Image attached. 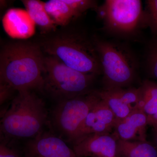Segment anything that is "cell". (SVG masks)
<instances>
[{
  "label": "cell",
  "mask_w": 157,
  "mask_h": 157,
  "mask_svg": "<svg viewBox=\"0 0 157 157\" xmlns=\"http://www.w3.org/2000/svg\"><path fill=\"white\" fill-rule=\"evenodd\" d=\"M44 56L41 46L29 42H10L0 51L4 82L18 92L43 90Z\"/></svg>",
  "instance_id": "1"
},
{
  "label": "cell",
  "mask_w": 157,
  "mask_h": 157,
  "mask_svg": "<svg viewBox=\"0 0 157 157\" xmlns=\"http://www.w3.org/2000/svg\"><path fill=\"white\" fill-rule=\"evenodd\" d=\"M42 51L68 67L86 74H101L93 36L75 29H66L45 40Z\"/></svg>",
  "instance_id": "2"
},
{
  "label": "cell",
  "mask_w": 157,
  "mask_h": 157,
  "mask_svg": "<svg viewBox=\"0 0 157 157\" xmlns=\"http://www.w3.org/2000/svg\"><path fill=\"white\" fill-rule=\"evenodd\" d=\"M103 75L104 90L126 88L136 80L138 69L137 57L128 45L116 40L93 35Z\"/></svg>",
  "instance_id": "3"
},
{
  "label": "cell",
  "mask_w": 157,
  "mask_h": 157,
  "mask_svg": "<svg viewBox=\"0 0 157 157\" xmlns=\"http://www.w3.org/2000/svg\"><path fill=\"white\" fill-rule=\"evenodd\" d=\"M47 116L42 99L32 91L19 92L3 117L0 128L7 137L32 139L42 132Z\"/></svg>",
  "instance_id": "4"
},
{
  "label": "cell",
  "mask_w": 157,
  "mask_h": 157,
  "mask_svg": "<svg viewBox=\"0 0 157 157\" xmlns=\"http://www.w3.org/2000/svg\"><path fill=\"white\" fill-rule=\"evenodd\" d=\"M97 76L74 70L54 57L48 55L44 58L43 90L58 102L94 90Z\"/></svg>",
  "instance_id": "5"
},
{
  "label": "cell",
  "mask_w": 157,
  "mask_h": 157,
  "mask_svg": "<svg viewBox=\"0 0 157 157\" xmlns=\"http://www.w3.org/2000/svg\"><path fill=\"white\" fill-rule=\"evenodd\" d=\"M96 11L103 22V30L119 38H132L146 26L140 0H106Z\"/></svg>",
  "instance_id": "6"
},
{
  "label": "cell",
  "mask_w": 157,
  "mask_h": 157,
  "mask_svg": "<svg viewBox=\"0 0 157 157\" xmlns=\"http://www.w3.org/2000/svg\"><path fill=\"white\" fill-rule=\"evenodd\" d=\"M100 99L94 90L82 95L58 101L52 111V122L60 137L73 143L90 110Z\"/></svg>",
  "instance_id": "7"
},
{
  "label": "cell",
  "mask_w": 157,
  "mask_h": 157,
  "mask_svg": "<svg viewBox=\"0 0 157 157\" xmlns=\"http://www.w3.org/2000/svg\"><path fill=\"white\" fill-rule=\"evenodd\" d=\"M24 155L25 157H78L60 137L43 132L26 144Z\"/></svg>",
  "instance_id": "8"
},
{
  "label": "cell",
  "mask_w": 157,
  "mask_h": 157,
  "mask_svg": "<svg viewBox=\"0 0 157 157\" xmlns=\"http://www.w3.org/2000/svg\"><path fill=\"white\" fill-rule=\"evenodd\" d=\"M72 144V149L78 157L116 156L117 139L109 134L85 135Z\"/></svg>",
  "instance_id": "9"
},
{
  "label": "cell",
  "mask_w": 157,
  "mask_h": 157,
  "mask_svg": "<svg viewBox=\"0 0 157 157\" xmlns=\"http://www.w3.org/2000/svg\"><path fill=\"white\" fill-rule=\"evenodd\" d=\"M116 119L107 104L100 98L90 110L75 140L89 134H109Z\"/></svg>",
  "instance_id": "10"
},
{
  "label": "cell",
  "mask_w": 157,
  "mask_h": 157,
  "mask_svg": "<svg viewBox=\"0 0 157 157\" xmlns=\"http://www.w3.org/2000/svg\"><path fill=\"white\" fill-rule=\"evenodd\" d=\"M147 124L146 113L140 109H135L125 118L116 119L113 135L121 140L145 141Z\"/></svg>",
  "instance_id": "11"
},
{
  "label": "cell",
  "mask_w": 157,
  "mask_h": 157,
  "mask_svg": "<svg viewBox=\"0 0 157 157\" xmlns=\"http://www.w3.org/2000/svg\"><path fill=\"white\" fill-rule=\"evenodd\" d=\"M116 156L157 157V150L146 140L129 141L117 139Z\"/></svg>",
  "instance_id": "12"
},
{
  "label": "cell",
  "mask_w": 157,
  "mask_h": 157,
  "mask_svg": "<svg viewBox=\"0 0 157 157\" xmlns=\"http://www.w3.org/2000/svg\"><path fill=\"white\" fill-rule=\"evenodd\" d=\"M32 19L44 33L54 32L57 25L45 9L44 2L39 0L21 1Z\"/></svg>",
  "instance_id": "13"
},
{
  "label": "cell",
  "mask_w": 157,
  "mask_h": 157,
  "mask_svg": "<svg viewBox=\"0 0 157 157\" xmlns=\"http://www.w3.org/2000/svg\"><path fill=\"white\" fill-rule=\"evenodd\" d=\"M44 5L48 15L57 25L65 27L78 18L65 0H49Z\"/></svg>",
  "instance_id": "14"
},
{
  "label": "cell",
  "mask_w": 157,
  "mask_h": 157,
  "mask_svg": "<svg viewBox=\"0 0 157 157\" xmlns=\"http://www.w3.org/2000/svg\"><path fill=\"white\" fill-rule=\"evenodd\" d=\"M97 94L101 100L107 104L115 115L117 119H122L133 111L118 94L115 90H96Z\"/></svg>",
  "instance_id": "15"
},
{
  "label": "cell",
  "mask_w": 157,
  "mask_h": 157,
  "mask_svg": "<svg viewBox=\"0 0 157 157\" xmlns=\"http://www.w3.org/2000/svg\"><path fill=\"white\" fill-rule=\"evenodd\" d=\"M140 87L141 98L139 109L147 116L154 115L157 112V82L147 79Z\"/></svg>",
  "instance_id": "16"
},
{
  "label": "cell",
  "mask_w": 157,
  "mask_h": 157,
  "mask_svg": "<svg viewBox=\"0 0 157 157\" xmlns=\"http://www.w3.org/2000/svg\"><path fill=\"white\" fill-rule=\"evenodd\" d=\"M115 90L124 103L127 104L133 110L139 109L141 90L140 87H131L126 88L117 89Z\"/></svg>",
  "instance_id": "17"
},
{
  "label": "cell",
  "mask_w": 157,
  "mask_h": 157,
  "mask_svg": "<svg viewBox=\"0 0 157 157\" xmlns=\"http://www.w3.org/2000/svg\"><path fill=\"white\" fill-rule=\"evenodd\" d=\"M145 66L150 77L157 80V36L154 37L147 47Z\"/></svg>",
  "instance_id": "18"
},
{
  "label": "cell",
  "mask_w": 157,
  "mask_h": 157,
  "mask_svg": "<svg viewBox=\"0 0 157 157\" xmlns=\"http://www.w3.org/2000/svg\"><path fill=\"white\" fill-rule=\"evenodd\" d=\"M144 11L145 26L150 28L154 37L157 36V0L146 1Z\"/></svg>",
  "instance_id": "19"
},
{
  "label": "cell",
  "mask_w": 157,
  "mask_h": 157,
  "mask_svg": "<svg viewBox=\"0 0 157 157\" xmlns=\"http://www.w3.org/2000/svg\"><path fill=\"white\" fill-rule=\"evenodd\" d=\"M0 157H23L17 150L8 145L0 138Z\"/></svg>",
  "instance_id": "20"
},
{
  "label": "cell",
  "mask_w": 157,
  "mask_h": 157,
  "mask_svg": "<svg viewBox=\"0 0 157 157\" xmlns=\"http://www.w3.org/2000/svg\"><path fill=\"white\" fill-rule=\"evenodd\" d=\"M12 90L6 84L0 86V106L9 98Z\"/></svg>",
  "instance_id": "21"
},
{
  "label": "cell",
  "mask_w": 157,
  "mask_h": 157,
  "mask_svg": "<svg viewBox=\"0 0 157 157\" xmlns=\"http://www.w3.org/2000/svg\"><path fill=\"white\" fill-rule=\"evenodd\" d=\"M148 124L150 125L154 128L156 132H157V112L154 115L147 116Z\"/></svg>",
  "instance_id": "22"
},
{
  "label": "cell",
  "mask_w": 157,
  "mask_h": 157,
  "mask_svg": "<svg viewBox=\"0 0 157 157\" xmlns=\"http://www.w3.org/2000/svg\"><path fill=\"white\" fill-rule=\"evenodd\" d=\"M8 108H9L8 107L0 108V120H2V119L5 113H6V111L8 110Z\"/></svg>",
  "instance_id": "23"
},
{
  "label": "cell",
  "mask_w": 157,
  "mask_h": 157,
  "mask_svg": "<svg viewBox=\"0 0 157 157\" xmlns=\"http://www.w3.org/2000/svg\"><path fill=\"white\" fill-rule=\"evenodd\" d=\"M4 84H6V83H5L4 81H3L2 74H1V70H0V86H2Z\"/></svg>",
  "instance_id": "24"
},
{
  "label": "cell",
  "mask_w": 157,
  "mask_h": 157,
  "mask_svg": "<svg viewBox=\"0 0 157 157\" xmlns=\"http://www.w3.org/2000/svg\"><path fill=\"white\" fill-rule=\"evenodd\" d=\"M156 135L155 137V143L157 145V132H156Z\"/></svg>",
  "instance_id": "25"
},
{
  "label": "cell",
  "mask_w": 157,
  "mask_h": 157,
  "mask_svg": "<svg viewBox=\"0 0 157 157\" xmlns=\"http://www.w3.org/2000/svg\"><path fill=\"white\" fill-rule=\"evenodd\" d=\"M117 157V156H115V157Z\"/></svg>",
  "instance_id": "26"
}]
</instances>
